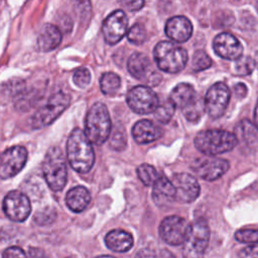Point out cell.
<instances>
[{"mask_svg":"<svg viewBox=\"0 0 258 258\" xmlns=\"http://www.w3.org/2000/svg\"><path fill=\"white\" fill-rule=\"evenodd\" d=\"M67 155L70 165L80 173H86L94 165L95 153L91 141L84 131L74 129L67 142Z\"/></svg>","mask_w":258,"mask_h":258,"instance_id":"1","label":"cell"},{"mask_svg":"<svg viewBox=\"0 0 258 258\" xmlns=\"http://www.w3.org/2000/svg\"><path fill=\"white\" fill-rule=\"evenodd\" d=\"M194 143L196 148L208 156H215L221 153L231 151L238 140L235 134L226 130L209 129L199 132Z\"/></svg>","mask_w":258,"mask_h":258,"instance_id":"2","label":"cell"},{"mask_svg":"<svg viewBox=\"0 0 258 258\" xmlns=\"http://www.w3.org/2000/svg\"><path fill=\"white\" fill-rule=\"evenodd\" d=\"M111 120L107 107L103 103H95L87 113L85 134L91 143L101 145L109 137Z\"/></svg>","mask_w":258,"mask_h":258,"instance_id":"3","label":"cell"},{"mask_svg":"<svg viewBox=\"0 0 258 258\" xmlns=\"http://www.w3.org/2000/svg\"><path fill=\"white\" fill-rule=\"evenodd\" d=\"M153 56L157 67L170 74L180 72L187 62V51L175 42L167 40L160 41L155 45Z\"/></svg>","mask_w":258,"mask_h":258,"instance_id":"4","label":"cell"},{"mask_svg":"<svg viewBox=\"0 0 258 258\" xmlns=\"http://www.w3.org/2000/svg\"><path fill=\"white\" fill-rule=\"evenodd\" d=\"M42 170L44 178L52 190L58 191L64 187L68 179V170L63 153L59 147L52 146L46 151Z\"/></svg>","mask_w":258,"mask_h":258,"instance_id":"5","label":"cell"},{"mask_svg":"<svg viewBox=\"0 0 258 258\" xmlns=\"http://www.w3.org/2000/svg\"><path fill=\"white\" fill-rule=\"evenodd\" d=\"M210 240V228L205 219L190 224L187 237L182 244L183 258H203Z\"/></svg>","mask_w":258,"mask_h":258,"instance_id":"6","label":"cell"},{"mask_svg":"<svg viewBox=\"0 0 258 258\" xmlns=\"http://www.w3.org/2000/svg\"><path fill=\"white\" fill-rule=\"evenodd\" d=\"M71 98L63 92L51 95L48 101L32 116L31 124L35 129H41L51 124L70 105Z\"/></svg>","mask_w":258,"mask_h":258,"instance_id":"7","label":"cell"},{"mask_svg":"<svg viewBox=\"0 0 258 258\" xmlns=\"http://www.w3.org/2000/svg\"><path fill=\"white\" fill-rule=\"evenodd\" d=\"M190 224L181 217L168 216L164 218L159 226L160 238L171 246L182 245L187 237Z\"/></svg>","mask_w":258,"mask_h":258,"instance_id":"8","label":"cell"},{"mask_svg":"<svg viewBox=\"0 0 258 258\" xmlns=\"http://www.w3.org/2000/svg\"><path fill=\"white\" fill-rule=\"evenodd\" d=\"M127 104L137 114H149L155 111L159 100L155 92L146 86L133 87L127 94Z\"/></svg>","mask_w":258,"mask_h":258,"instance_id":"9","label":"cell"},{"mask_svg":"<svg viewBox=\"0 0 258 258\" xmlns=\"http://www.w3.org/2000/svg\"><path fill=\"white\" fill-rule=\"evenodd\" d=\"M127 69L136 79L150 86H156L161 80V75L154 69L150 59L142 52H134L128 59Z\"/></svg>","mask_w":258,"mask_h":258,"instance_id":"10","label":"cell"},{"mask_svg":"<svg viewBox=\"0 0 258 258\" xmlns=\"http://www.w3.org/2000/svg\"><path fill=\"white\" fill-rule=\"evenodd\" d=\"M27 150L23 146H13L0 153V178L13 177L24 167Z\"/></svg>","mask_w":258,"mask_h":258,"instance_id":"11","label":"cell"},{"mask_svg":"<svg viewBox=\"0 0 258 258\" xmlns=\"http://www.w3.org/2000/svg\"><path fill=\"white\" fill-rule=\"evenodd\" d=\"M231 97L230 90L225 83H215L207 92L205 107L212 118H219L224 115Z\"/></svg>","mask_w":258,"mask_h":258,"instance_id":"12","label":"cell"},{"mask_svg":"<svg viewBox=\"0 0 258 258\" xmlns=\"http://www.w3.org/2000/svg\"><path fill=\"white\" fill-rule=\"evenodd\" d=\"M3 212L11 221L23 222L31 212L30 202L24 194L18 190L9 191L3 200Z\"/></svg>","mask_w":258,"mask_h":258,"instance_id":"13","label":"cell"},{"mask_svg":"<svg viewBox=\"0 0 258 258\" xmlns=\"http://www.w3.org/2000/svg\"><path fill=\"white\" fill-rule=\"evenodd\" d=\"M191 168L199 177L205 180H215L227 172L229 162L223 158L207 156L196 159Z\"/></svg>","mask_w":258,"mask_h":258,"instance_id":"14","label":"cell"},{"mask_svg":"<svg viewBox=\"0 0 258 258\" xmlns=\"http://www.w3.org/2000/svg\"><path fill=\"white\" fill-rule=\"evenodd\" d=\"M128 18L123 10H115L106 17L102 25L103 36L107 43L115 44L127 33Z\"/></svg>","mask_w":258,"mask_h":258,"instance_id":"15","label":"cell"},{"mask_svg":"<svg viewBox=\"0 0 258 258\" xmlns=\"http://www.w3.org/2000/svg\"><path fill=\"white\" fill-rule=\"evenodd\" d=\"M171 182L175 189V201L183 204L194 202L200 195V184L196 177L186 172L173 174Z\"/></svg>","mask_w":258,"mask_h":258,"instance_id":"16","label":"cell"},{"mask_svg":"<svg viewBox=\"0 0 258 258\" xmlns=\"http://www.w3.org/2000/svg\"><path fill=\"white\" fill-rule=\"evenodd\" d=\"M215 52L222 58L237 60L242 56L243 46L236 36L229 32L218 34L213 41Z\"/></svg>","mask_w":258,"mask_h":258,"instance_id":"17","label":"cell"},{"mask_svg":"<svg viewBox=\"0 0 258 258\" xmlns=\"http://www.w3.org/2000/svg\"><path fill=\"white\" fill-rule=\"evenodd\" d=\"M164 30L174 42H184L191 36L192 25L184 16H173L166 21Z\"/></svg>","mask_w":258,"mask_h":258,"instance_id":"18","label":"cell"},{"mask_svg":"<svg viewBox=\"0 0 258 258\" xmlns=\"http://www.w3.org/2000/svg\"><path fill=\"white\" fill-rule=\"evenodd\" d=\"M152 198L158 207L168 206L175 201V189L171 180L165 176H159L153 184Z\"/></svg>","mask_w":258,"mask_h":258,"instance_id":"19","label":"cell"},{"mask_svg":"<svg viewBox=\"0 0 258 258\" xmlns=\"http://www.w3.org/2000/svg\"><path fill=\"white\" fill-rule=\"evenodd\" d=\"M132 135L139 144H146L155 141L161 136V130L149 120H140L132 128Z\"/></svg>","mask_w":258,"mask_h":258,"instance_id":"20","label":"cell"},{"mask_svg":"<svg viewBox=\"0 0 258 258\" xmlns=\"http://www.w3.org/2000/svg\"><path fill=\"white\" fill-rule=\"evenodd\" d=\"M105 243L106 246L114 252H127L133 246V237L124 230L116 229L106 235Z\"/></svg>","mask_w":258,"mask_h":258,"instance_id":"21","label":"cell"},{"mask_svg":"<svg viewBox=\"0 0 258 258\" xmlns=\"http://www.w3.org/2000/svg\"><path fill=\"white\" fill-rule=\"evenodd\" d=\"M61 40L60 30L53 24H44L37 37V47L41 51L54 49Z\"/></svg>","mask_w":258,"mask_h":258,"instance_id":"22","label":"cell"},{"mask_svg":"<svg viewBox=\"0 0 258 258\" xmlns=\"http://www.w3.org/2000/svg\"><path fill=\"white\" fill-rule=\"evenodd\" d=\"M91 202L89 190L81 185L71 188L66 196V203L69 209L75 213L83 212Z\"/></svg>","mask_w":258,"mask_h":258,"instance_id":"23","label":"cell"},{"mask_svg":"<svg viewBox=\"0 0 258 258\" xmlns=\"http://www.w3.org/2000/svg\"><path fill=\"white\" fill-rule=\"evenodd\" d=\"M197 93L195 89L186 83H180L176 85L169 95V100L175 106V108H180L181 110L188 106L196 98Z\"/></svg>","mask_w":258,"mask_h":258,"instance_id":"24","label":"cell"},{"mask_svg":"<svg viewBox=\"0 0 258 258\" xmlns=\"http://www.w3.org/2000/svg\"><path fill=\"white\" fill-rule=\"evenodd\" d=\"M257 133H258V129L255 126V124L251 123L247 119H244L238 124L236 128L235 136L237 137V140L239 138H242L244 141L248 143H252L254 140H256Z\"/></svg>","mask_w":258,"mask_h":258,"instance_id":"25","label":"cell"},{"mask_svg":"<svg viewBox=\"0 0 258 258\" xmlns=\"http://www.w3.org/2000/svg\"><path fill=\"white\" fill-rule=\"evenodd\" d=\"M206 110L205 100H203L199 95L197 98L185 108L182 109L183 116L190 122H197L203 116Z\"/></svg>","mask_w":258,"mask_h":258,"instance_id":"26","label":"cell"},{"mask_svg":"<svg viewBox=\"0 0 258 258\" xmlns=\"http://www.w3.org/2000/svg\"><path fill=\"white\" fill-rule=\"evenodd\" d=\"M121 86V79L114 73H104L100 79L101 91L106 95H114Z\"/></svg>","mask_w":258,"mask_h":258,"instance_id":"27","label":"cell"},{"mask_svg":"<svg viewBox=\"0 0 258 258\" xmlns=\"http://www.w3.org/2000/svg\"><path fill=\"white\" fill-rule=\"evenodd\" d=\"M174 110H175V106L172 104V102L169 99H167V100H163L162 102H159L157 108L153 113L157 121H159L160 123H167L172 118L174 114Z\"/></svg>","mask_w":258,"mask_h":258,"instance_id":"28","label":"cell"},{"mask_svg":"<svg viewBox=\"0 0 258 258\" xmlns=\"http://www.w3.org/2000/svg\"><path fill=\"white\" fill-rule=\"evenodd\" d=\"M137 174H138V177L141 180V182L146 186L153 185L159 177L156 169L148 163L140 164L137 167Z\"/></svg>","mask_w":258,"mask_h":258,"instance_id":"29","label":"cell"},{"mask_svg":"<svg viewBox=\"0 0 258 258\" xmlns=\"http://www.w3.org/2000/svg\"><path fill=\"white\" fill-rule=\"evenodd\" d=\"M212 64L211 57L204 50L195 51L191 59V68L195 72H201L207 70Z\"/></svg>","mask_w":258,"mask_h":258,"instance_id":"30","label":"cell"},{"mask_svg":"<svg viewBox=\"0 0 258 258\" xmlns=\"http://www.w3.org/2000/svg\"><path fill=\"white\" fill-rule=\"evenodd\" d=\"M146 37H147L146 29L140 23L134 24L127 31V38H128V40L130 42L134 43V44H141V43H143L145 41Z\"/></svg>","mask_w":258,"mask_h":258,"instance_id":"31","label":"cell"},{"mask_svg":"<svg viewBox=\"0 0 258 258\" xmlns=\"http://www.w3.org/2000/svg\"><path fill=\"white\" fill-rule=\"evenodd\" d=\"M255 68V61L252 57L246 55L241 56L236 60L235 63V73L239 76H247L250 75Z\"/></svg>","mask_w":258,"mask_h":258,"instance_id":"32","label":"cell"},{"mask_svg":"<svg viewBox=\"0 0 258 258\" xmlns=\"http://www.w3.org/2000/svg\"><path fill=\"white\" fill-rule=\"evenodd\" d=\"M235 239L240 243L258 245V230L241 229L235 233Z\"/></svg>","mask_w":258,"mask_h":258,"instance_id":"33","label":"cell"},{"mask_svg":"<svg viewBox=\"0 0 258 258\" xmlns=\"http://www.w3.org/2000/svg\"><path fill=\"white\" fill-rule=\"evenodd\" d=\"M74 83L79 87V88H86L89 86L91 83V73L87 68H79L74 76H73Z\"/></svg>","mask_w":258,"mask_h":258,"instance_id":"34","label":"cell"},{"mask_svg":"<svg viewBox=\"0 0 258 258\" xmlns=\"http://www.w3.org/2000/svg\"><path fill=\"white\" fill-rule=\"evenodd\" d=\"M2 258H27V256L20 247L12 246L4 250Z\"/></svg>","mask_w":258,"mask_h":258,"instance_id":"35","label":"cell"},{"mask_svg":"<svg viewBox=\"0 0 258 258\" xmlns=\"http://www.w3.org/2000/svg\"><path fill=\"white\" fill-rule=\"evenodd\" d=\"M125 141H126V135L122 131L116 130L115 133L113 134L110 144L114 149H120L119 146H121V148H123L125 145Z\"/></svg>","mask_w":258,"mask_h":258,"instance_id":"36","label":"cell"},{"mask_svg":"<svg viewBox=\"0 0 258 258\" xmlns=\"http://www.w3.org/2000/svg\"><path fill=\"white\" fill-rule=\"evenodd\" d=\"M239 258H258V245H250L244 248L240 252Z\"/></svg>","mask_w":258,"mask_h":258,"instance_id":"37","label":"cell"},{"mask_svg":"<svg viewBox=\"0 0 258 258\" xmlns=\"http://www.w3.org/2000/svg\"><path fill=\"white\" fill-rule=\"evenodd\" d=\"M121 3H122V5H124L126 8H128L131 11L139 10L144 5V1H124Z\"/></svg>","mask_w":258,"mask_h":258,"instance_id":"38","label":"cell"},{"mask_svg":"<svg viewBox=\"0 0 258 258\" xmlns=\"http://www.w3.org/2000/svg\"><path fill=\"white\" fill-rule=\"evenodd\" d=\"M28 254H29L30 258H47L44 251L39 249V248L31 247L28 251Z\"/></svg>","mask_w":258,"mask_h":258,"instance_id":"39","label":"cell"},{"mask_svg":"<svg viewBox=\"0 0 258 258\" xmlns=\"http://www.w3.org/2000/svg\"><path fill=\"white\" fill-rule=\"evenodd\" d=\"M135 258H157V256L155 255L154 251L150 249H142L136 254Z\"/></svg>","mask_w":258,"mask_h":258,"instance_id":"40","label":"cell"},{"mask_svg":"<svg viewBox=\"0 0 258 258\" xmlns=\"http://www.w3.org/2000/svg\"><path fill=\"white\" fill-rule=\"evenodd\" d=\"M234 92L235 94L238 96V97H245L246 94H247V87L242 84V83H239L237 84L235 87H234Z\"/></svg>","mask_w":258,"mask_h":258,"instance_id":"41","label":"cell"},{"mask_svg":"<svg viewBox=\"0 0 258 258\" xmlns=\"http://www.w3.org/2000/svg\"><path fill=\"white\" fill-rule=\"evenodd\" d=\"M157 258H175L168 250H162L160 254L157 256Z\"/></svg>","mask_w":258,"mask_h":258,"instance_id":"42","label":"cell"},{"mask_svg":"<svg viewBox=\"0 0 258 258\" xmlns=\"http://www.w3.org/2000/svg\"><path fill=\"white\" fill-rule=\"evenodd\" d=\"M254 124H255V126L258 129V101H257V104H256V107H255V111H254Z\"/></svg>","mask_w":258,"mask_h":258,"instance_id":"43","label":"cell"},{"mask_svg":"<svg viewBox=\"0 0 258 258\" xmlns=\"http://www.w3.org/2000/svg\"><path fill=\"white\" fill-rule=\"evenodd\" d=\"M254 61H255V67L258 69V51H257V52H256V54H255Z\"/></svg>","mask_w":258,"mask_h":258,"instance_id":"44","label":"cell"},{"mask_svg":"<svg viewBox=\"0 0 258 258\" xmlns=\"http://www.w3.org/2000/svg\"><path fill=\"white\" fill-rule=\"evenodd\" d=\"M95 258H115V257L110 256V255H101V256H97Z\"/></svg>","mask_w":258,"mask_h":258,"instance_id":"45","label":"cell"},{"mask_svg":"<svg viewBox=\"0 0 258 258\" xmlns=\"http://www.w3.org/2000/svg\"><path fill=\"white\" fill-rule=\"evenodd\" d=\"M256 9H257V12H258V2L256 3Z\"/></svg>","mask_w":258,"mask_h":258,"instance_id":"46","label":"cell"},{"mask_svg":"<svg viewBox=\"0 0 258 258\" xmlns=\"http://www.w3.org/2000/svg\"><path fill=\"white\" fill-rule=\"evenodd\" d=\"M68 258H74V257H68Z\"/></svg>","mask_w":258,"mask_h":258,"instance_id":"47","label":"cell"}]
</instances>
